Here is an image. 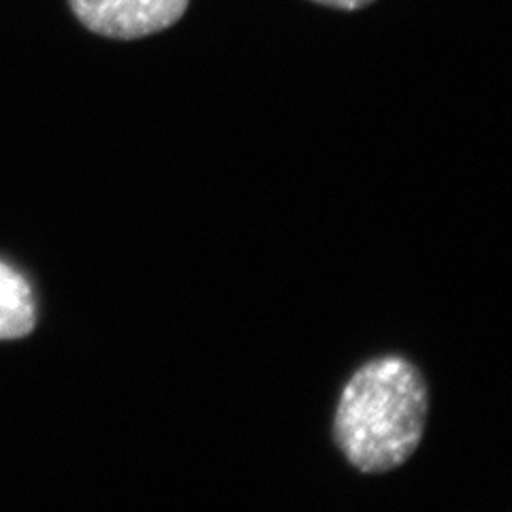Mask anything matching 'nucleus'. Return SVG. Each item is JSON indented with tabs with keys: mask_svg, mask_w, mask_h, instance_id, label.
Returning a JSON list of instances; mask_svg holds the SVG:
<instances>
[{
	"mask_svg": "<svg viewBox=\"0 0 512 512\" xmlns=\"http://www.w3.org/2000/svg\"><path fill=\"white\" fill-rule=\"evenodd\" d=\"M429 395L421 372L402 357L363 365L344 387L333 421L335 444L363 474L397 470L416 453Z\"/></svg>",
	"mask_w": 512,
	"mask_h": 512,
	"instance_id": "f257e3e1",
	"label": "nucleus"
},
{
	"mask_svg": "<svg viewBox=\"0 0 512 512\" xmlns=\"http://www.w3.org/2000/svg\"><path fill=\"white\" fill-rule=\"evenodd\" d=\"M190 0H69L79 24L94 35L133 41L178 24Z\"/></svg>",
	"mask_w": 512,
	"mask_h": 512,
	"instance_id": "f03ea898",
	"label": "nucleus"
},
{
	"mask_svg": "<svg viewBox=\"0 0 512 512\" xmlns=\"http://www.w3.org/2000/svg\"><path fill=\"white\" fill-rule=\"evenodd\" d=\"M37 327V301L30 282L0 261V340H22Z\"/></svg>",
	"mask_w": 512,
	"mask_h": 512,
	"instance_id": "7ed1b4c3",
	"label": "nucleus"
},
{
	"mask_svg": "<svg viewBox=\"0 0 512 512\" xmlns=\"http://www.w3.org/2000/svg\"><path fill=\"white\" fill-rule=\"evenodd\" d=\"M316 5L331 7V9H340V11H359L370 7L376 0H312Z\"/></svg>",
	"mask_w": 512,
	"mask_h": 512,
	"instance_id": "20e7f679",
	"label": "nucleus"
}]
</instances>
